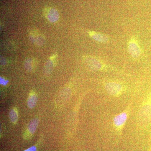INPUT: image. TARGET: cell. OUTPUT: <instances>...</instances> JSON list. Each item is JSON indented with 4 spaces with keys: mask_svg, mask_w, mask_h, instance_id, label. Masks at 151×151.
Here are the masks:
<instances>
[{
    "mask_svg": "<svg viewBox=\"0 0 151 151\" xmlns=\"http://www.w3.org/2000/svg\"><path fill=\"white\" fill-rule=\"evenodd\" d=\"M140 122L143 125H148L151 122V94L139 113Z\"/></svg>",
    "mask_w": 151,
    "mask_h": 151,
    "instance_id": "cell-1",
    "label": "cell"
},
{
    "mask_svg": "<svg viewBox=\"0 0 151 151\" xmlns=\"http://www.w3.org/2000/svg\"><path fill=\"white\" fill-rule=\"evenodd\" d=\"M29 39L32 43L37 46H42L45 42L44 36L37 30L32 29L29 32Z\"/></svg>",
    "mask_w": 151,
    "mask_h": 151,
    "instance_id": "cell-2",
    "label": "cell"
},
{
    "mask_svg": "<svg viewBox=\"0 0 151 151\" xmlns=\"http://www.w3.org/2000/svg\"><path fill=\"white\" fill-rule=\"evenodd\" d=\"M44 14L46 19L50 22H55L59 19V12L53 8H47L44 11Z\"/></svg>",
    "mask_w": 151,
    "mask_h": 151,
    "instance_id": "cell-3",
    "label": "cell"
},
{
    "mask_svg": "<svg viewBox=\"0 0 151 151\" xmlns=\"http://www.w3.org/2000/svg\"><path fill=\"white\" fill-rule=\"evenodd\" d=\"M106 90L110 94L113 96H118L121 94L122 87L120 84L116 83H109L106 85Z\"/></svg>",
    "mask_w": 151,
    "mask_h": 151,
    "instance_id": "cell-4",
    "label": "cell"
},
{
    "mask_svg": "<svg viewBox=\"0 0 151 151\" xmlns=\"http://www.w3.org/2000/svg\"><path fill=\"white\" fill-rule=\"evenodd\" d=\"M57 57L56 54H53L50 57L48 60H47L45 65L44 72L46 75H49L51 73L54 67V61L53 60Z\"/></svg>",
    "mask_w": 151,
    "mask_h": 151,
    "instance_id": "cell-5",
    "label": "cell"
},
{
    "mask_svg": "<svg viewBox=\"0 0 151 151\" xmlns=\"http://www.w3.org/2000/svg\"><path fill=\"white\" fill-rule=\"evenodd\" d=\"M127 119V114L126 113H122L116 116L113 120L114 125L117 127H121L123 126Z\"/></svg>",
    "mask_w": 151,
    "mask_h": 151,
    "instance_id": "cell-6",
    "label": "cell"
},
{
    "mask_svg": "<svg viewBox=\"0 0 151 151\" xmlns=\"http://www.w3.org/2000/svg\"><path fill=\"white\" fill-rule=\"evenodd\" d=\"M37 102V96L35 92H32L29 94L27 100V105L29 108L32 109L36 105Z\"/></svg>",
    "mask_w": 151,
    "mask_h": 151,
    "instance_id": "cell-7",
    "label": "cell"
},
{
    "mask_svg": "<svg viewBox=\"0 0 151 151\" xmlns=\"http://www.w3.org/2000/svg\"><path fill=\"white\" fill-rule=\"evenodd\" d=\"M24 68L28 72L32 71L35 65V60L32 58H29L24 62Z\"/></svg>",
    "mask_w": 151,
    "mask_h": 151,
    "instance_id": "cell-8",
    "label": "cell"
},
{
    "mask_svg": "<svg viewBox=\"0 0 151 151\" xmlns=\"http://www.w3.org/2000/svg\"><path fill=\"white\" fill-rule=\"evenodd\" d=\"M39 122V119L38 118H35L32 119L30 122L28 127V130L30 134H33L36 132Z\"/></svg>",
    "mask_w": 151,
    "mask_h": 151,
    "instance_id": "cell-9",
    "label": "cell"
},
{
    "mask_svg": "<svg viewBox=\"0 0 151 151\" xmlns=\"http://www.w3.org/2000/svg\"><path fill=\"white\" fill-rule=\"evenodd\" d=\"M9 118L12 123L15 124L18 119L17 111L15 109H11L9 113Z\"/></svg>",
    "mask_w": 151,
    "mask_h": 151,
    "instance_id": "cell-10",
    "label": "cell"
},
{
    "mask_svg": "<svg viewBox=\"0 0 151 151\" xmlns=\"http://www.w3.org/2000/svg\"><path fill=\"white\" fill-rule=\"evenodd\" d=\"M0 82H1V84H2V85H5L7 84L8 81H6V80H5L4 78L1 77V78H0Z\"/></svg>",
    "mask_w": 151,
    "mask_h": 151,
    "instance_id": "cell-11",
    "label": "cell"
},
{
    "mask_svg": "<svg viewBox=\"0 0 151 151\" xmlns=\"http://www.w3.org/2000/svg\"><path fill=\"white\" fill-rule=\"evenodd\" d=\"M37 149L35 146H33V147H31L25 150L24 151H36Z\"/></svg>",
    "mask_w": 151,
    "mask_h": 151,
    "instance_id": "cell-12",
    "label": "cell"
}]
</instances>
